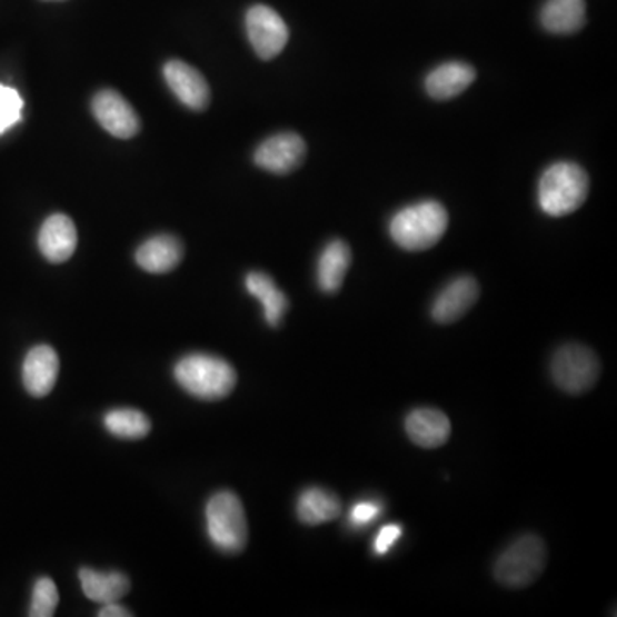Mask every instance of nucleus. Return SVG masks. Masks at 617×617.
I'll list each match as a JSON object with an SVG mask.
<instances>
[{
	"label": "nucleus",
	"mask_w": 617,
	"mask_h": 617,
	"mask_svg": "<svg viewBox=\"0 0 617 617\" xmlns=\"http://www.w3.org/2000/svg\"><path fill=\"white\" fill-rule=\"evenodd\" d=\"M38 247L47 261L60 265L71 259L78 247V230L74 221L66 215H52L41 225Z\"/></svg>",
	"instance_id": "f8f14e48"
},
{
	"label": "nucleus",
	"mask_w": 617,
	"mask_h": 617,
	"mask_svg": "<svg viewBox=\"0 0 617 617\" xmlns=\"http://www.w3.org/2000/svg\"><path fill=\"white\" fill-rule=\"evenodd\" d=\"M379 512H381V506L376 505V502H357L350 511V521H352L354 527H364V525L375 521L379 517Z\"/></svg>",
	"instance_id": "a878e982"
},
{
	"label": "nucleus",
	"mask_w": 617,
	"mask_h": 617,
	"mask_svg": "<svg viewBox=\"0 0 617 617\" xmlns=\"http://www.w3.org/2000/svg\"><path fill=\"white\" fill-rule=\"evenodd\" d=\"M183 258V246L177 237L155 236L136 251V262L148 273L161 275L176 270Z\"/></svg>",
	"instance_id": "dca6fc26"
},
{
	"label": "nucleus",
	"mask_w": 617,
	"mask_h": 617,
	"mask_svg": "<svg viewBox=\"0 0 617 617\" xmlns=\"http://www.w3.org/2000/svg\"><path fill=\"white\" fill-rule=\"evenodd\" d=\"M59 606V590L52 578H38L33 588V597H31L30 616L31 617H50L56 614Z\"/></svg>",
	"instance_id": "5701e85b"
},
{
	"label": "nucleus",
	"mask_w": 617,
	"mask_h": 617,
	"mask_svg": "<svg viewBox=\"0 0 617 617\" xmlns=\"http://www.w3.org/2000/svg\"><path fill=\"white\" fill-rule=\"evenodd\" d=\"M59 356L49 345L31 348L23 362V385L34 398L47 397L59 378Z\"/></svg>",
	"instance_id": "ddd939ff"
},
{
	"label": "nucleus",
	"mask_w": 617,
	"mask_h": 617,
	"mask_svg": "<svg viewBox=\"0 0 617 617\" xmlns=\"http://www.w3.org/2000/svg\"><path fill=\"white\" fill-rule=\"evenodd\" d=\"M79 581H81L82 594L100 606L119 603L123 595H128L131 590V581L120 571L101 573L97 569L81 568Z\"/></svg>",
	"instance_id": "6ab92c4d"
},
{
	"label": "nucleus",
	"mask_w": 617,
	"mask_h": 617,
	"mask_svg": "<svg viewBox=\"0 0 617 617\" xmlns=\"http://www.w3.org/2000/svg\"><path fill=\"white\" fill-rule=\"evenodd\" d=\"M206 530L211 544L223 554H239L249 539L246 511L237 494L221 490L206 505Z\"/></svg>",
	"instance_id": "20e7f679"
},
{
	"label": "nucleus",
	"mask_w": 617,
	"mask_h": 617,
	"mask_svg": "<svg viewBox=\"0 0 617 617\" xmlns=\"http://www.w3.org/2000/svg\"><path fill=\"white\" fill-rule=\"evenodd\" d=\"M247 38L259 59L271 60L283 52L288 43V27L275 9L252 6L246 14Z\"/></svg>",
	"instance_id": "0eeeda50"
},
{
	"label": "nucleus",
	"mask_w": 617,
	"mask_h": 617,
	"mask_svg": "<svg viewBox=\"0 0 617 617\" xmlns=\"http://www.w3.org/2000/svg\"><path fill=\"white\" fill-rule=\"evenodd\" d=\"M479 297L480 287L476 278L468 275L455 278L436 297L430 307V316L439 325H451L464 318L471 307L476 306Z\"/></svg>",
	"instance_id": "9b49d317"
},
{
	"label": "nucleus",
	"mask_w": 617,
	"mask_h": 617,
	"mask_svg": "<svg viewBox=\"0 0 617 617\" xmlns=\"http://www.w3.org/2000/svg\"><path fill=\"white\" fill-rule=\"evenodd\" d=\"M404 530H401L400 525H386L379 530L375 539V550L379 556H386L389 550L394 549L395 544L400 540Z\"/></svg>",
	"instance_id": "393cba45"
},
{
	"label": "nucleus",
	"mask_w": 617,
	"mask_h": 617,
	"mask_svg": "<svg viewBox=\"0 0 617 617\" xmlns=\"http://www.w3.org/2000/svg\"><path fill=\"white\" fill-rule=\"evenodd\" d=\"M546 566V543L537 535L527 534L502 550L494 565V576L502 587L525 588L539 580Z\"/></svg>",
	"instance_id": "39448f33"
},
{
	"label": "nucleus",
	"mask_w": 617,
	"mask_h": 617,
	"mask_svg": "<svg viewBox=\"0 0 617 617\" xmlns=\"http://www.w3.org/2000/svg\"><path fill=\"white\" fill-rule=\"evenodd\" d=\"M550 375L568 395L590 391L600 378V360L591 348L580 344L563 345L550 360Z\"/></svg>",
	"instance_id": "423d86ee"
},
{
	"label": "nucleus",
	"mask_w": 617,
	"mask_h": 617,
	"mask_svg": "<svg viewBox=\"0 0 617 617\" xmlns=\"http://www.w3.org/2000/svg\"><path fill=\"white\" fill-rule=\"evenodd\" d=\"M306 141L296 132L271 136L256 148L255 163L266 172L285 176L299 169L306 160Z\"/></svg>",
	"instance_id": "6e6552de"
},
{
	"label": "nucleus",
	"mask_w": 617,
	"mask_h": 617,
	"mask_svg": "<svg viewBox=\"0 0 617 617\" xmlns=\"http://www.w3.org/2000/svg\"><path fill=\"white\" fill-rule=\"evenodd\" d=\"M246 288L247 292L262 303L266 322L273 326V328H278L285 312H287L288 299L277 287L273 278L270 275L261 273V271H252L246 277Z\"/></svg>",
	"instance_id": "412c9836"
},
{
	"label": "nucleus",
	"mask_w": 617,
	"mask_h": 617,
	"mask_svg": "<svg viewBox=\"0 0 617 617\" xmlns=\"http://www.w3.org/2000/svg\"><path fill=\"white\" fill-rule=\"evenodd\" d=\"M405 430L411 442L420 448H441L451 436V422L448 416L436 408H416L405 419Z\"/></svg>",
	"instance_id": "4468645a"
},
{
	"label": "nucleus",
	"mask_w": 617,
	"mask_h": 617,
	"mask_svg": "<svg viewBox=\"0 0 617 617\" xmlns=\"http://www.w3.org/2000/svg\"><path fill=\"white\" fill-rule=\"evenodd\" d=\"M341 501L337 494L322 487H309L303 490L297 501V517L303 525L318 527L340 517Z\"/></svg>",
	"instance_id": "aec40b11"
},
{
	"label": "nucleus",
	"mask_w": 617,
	"mask_h": 617,
	"mask_svg": "<svg viewBox=\"0 0 617 617\" xmlns=\"http://www.w3.org/2000/svg\"><path fill=\"white\" fill-rule=\"evenodd\" d=\"M476 79L477 71L474 66L461 62V60H451V62H445V64L432 69L426 76L424 87H426L427 94L430 98L445 101L464 93Z\"/></svg>",
	"instance_id": "2eb2a0df"
},
{
	"label": "nucleus",
	"mask_w": 617,
	"mask_h": 617,
	"mask_svg": "<svg viewBox=\"0 0 617 617\" xmlns=\"http://www.w3.org/2000/svg\"><path fill=\"white\" fill-rule=\"evenodd\" d=\"M176 381L189 395L205 401L223 400L237 385V372L227 360L208 354H191L173 367Z\"/></svg>",
	"instance_id": "7ed1b4c3"
},
{
	"label": "nucleus",
	"mask_w": 617,
	"mask_h": 617,
	"mask_svg": "<svg viewBox=\"0 0 617 617\" xmlns=\"http://www.w3.org/2000/svg\"><path fill=\"white\" fill-rule=\"evenodd\" d=\"M587 23L585 0H546L540 24L553 34H575Z\"/></svg>",
	"instance_id": "a211bd4d"
},
{
	"label": "nucleus",
	"mask_w": 617,
	"mask_h": 617,
	"mask_svg": "<svg viewBox=\"0 0 617 617\" xmlns=\"http://www.w3.org/2000/svg\"><path fill=\"white\" fill-rule=\"evenodd\" d=\"M100 617H131L132 613L126 607L120 606L119 603L103 604L101 609L98 610Z\"/></svg>",
	"instance_id": "bb28decb"
},
{
	"label": "nucleus",
	"mask_w": 617,
	"mask_h": 617,
	"mask_svg": "<svg viewBox=\"0 0 617 617\" xmlns=\"http://www.w3.org/2000/svg\"><path fill=\"white\" fill-rule=\"evenodd\" d=\"M588 189L590 179L580 165L573 161L550 165L539 180L540 210L554 218L575 213L587 201Z\"/></svg>",
	"instance_id": "f03ea898"
},
{
	"label": "nucleus",
	"mask_w": 617,
	"mask_h": 617,
	"mask_svg": "<svg viewBox=\"0 0 617 617\" xmlns=\"http://www.w3.org/2000/svg\"><path fill=\"white\" fill-rule=\"evenodd\" d=\"M21 110H23V98L14 88L0 84V113L8 117L12 123L21 120Z\"/></svg>",
	"instance_id": "b1692460"
},
{
	"label": "nucleus",
	"mask_w": 617,
	"mask_h": 617,
	"mask_svg": "<svg viewBox=\"0 0 617 617\" xmlns=\"http://www.w3.org/2000/svg\"><path fill=\"white\" fill-rule=\"evenodd\" d=\"M352 265V249L345 240L326 243L318 259V285L321 292L334 296L340 292L348 268Z\"/></svg>",
	"instance_id": "f3484780"
},
{
	"label": "nucleus",
	"mask_w": 617,
	"mask_h": 617,
	"mask_svg": "<svg viewBox=\"0 0 617 617\" xmlns=\"http://www.w3.org/2000/svg\"><path fill=\"white\" fill-rule=\"evenodd\" d=\"M448 221L445 206L427 199L398 211L389 221V236L405 251H427L442 239Z\"/></svg>",
	"instance_id": "f257e3e1"
},
{
	"label": "nucleus",
	"mask_w": 617,
	"mask_h": 617,
	"mask_svg": "<svg viewBox=\"0 0 617 617\" xmlns=\"http://www.w3.org/2000/svg\"><path fill=\"white\" fill-rule=\"evenodd\" d=\"M165 81L183 106L195 112L208 109L211 100L210 84L205 76L182 60H169L163 68Z\"/></svg>",
	"instance_id": "9d476101"
},
{
	"label": "nucleus",
	"mask_w": 617,
	"mask_h": 617,
	"mask_svg": "<svg viewBox=\"0 0 617 617\" xmlns=\"http://www.w3.org/2000/svg\"><path fill=\"white\" fill-rule=\"evenodd\" d=\"M12 126H14V123H12L11 120L8 119V117L0 113V135L8 131V129H11Z\"/></svg>",
	"instance_id": "cd10ccee"
},
{
	"label": "nucleus",
	"mask_w": 617,
	"mask_h": 617,
	"mask_svg": "<svg viewBox=\"0 0 617 617\" xmlns=\"http://www.w3.org/2000/svg\"><path fill=\"white\" fill-rule=\"evenodd\" d=\"M110 435L120 439H141L151 430V422L142 411L135 408H116L103 419Z\"/></svg>",
	"instance_id": "4be33fe9"
},
{
	"label": "nucleus",
	"mask_w": 617,
	"mask_h": 617,
	"mask_svg": "<svg viewBox=\"0 0 617 617\" xmlns=\"http://www.w3.org/2000/svg\"><path fill=\"white\" fill-rule=\"evenodd\" d=\"M94 119L101 128L119 139H131L141 129V120L126 98L117 91L103 90L94 94L91 101Z\"/></svg>",
	"instance_id": "1a4fd4ad"
}]
</instances>
